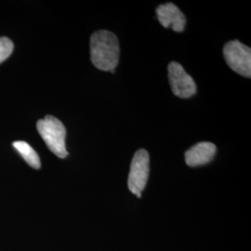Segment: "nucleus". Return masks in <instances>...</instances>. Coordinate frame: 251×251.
<instances>
[{"label":"nucleus","instance_id":"obj_3","mask_svg":"<svg viewBox=\"0 0 251 251\" xmlns=\"http://www.w3.org/2000/svg\"><path fill=\"white\" fill-rule=\"evenodd\" d=\"M149 172V153L144 149H140L135 152L134 156L132 158L127 179V187L129 191L139 198L142 197V193L146 186Z\"/></svg>","mask_w":251,"mask_h":251},{"label":"nucleus","instance_id":"obj_1","mask_svg":"<svg viewBox=\"0 0 251 251\" xmlns=\"http://www.w3.org/2000/svg\"><path fill=\"white\" fill-rule=\"evenodd\" d=\"M119 52L118 39L114 33L100 30L90 37V59L100 70L115 73Z\"/></svg>","mask_w":251,"mask_h":251},{"label":"nucleus","instance_id":"obj_7","mask_svg":"<svg viewBox=\"0 0 251 251\" xmlns=\"http://www.w3.org/2000/svg\"><path fill=\"white\" fill-rule=\"evenodd\" d=\"M217 148L215 144L203 142L194 145L185 152V162L189 167H198L212 161Z\"/></svg>","mask_w":251,"mask_h":251},{"label":"nucleus","instance_id":"obj_6","mask_svg":"<svg viewBox=\"0 0 251 251\" xmlns=\"http://www.w3.org/2000/svg\"><path fill=\"white\" fill-rule=\"evenodd\" d=\"M156 15L162 26L165 28L171 27L177 33L182 32L185 28L186 18L180 9L173 3H166L158 6Z\"/></svg>","mask_w":251,"mask_h":251},{"label":"nucleus","instance_id":"obj_5","mask_svg":"<svg viewBox=\"0 0 251 251\" xmlns=\"http://www.w3.org/2000/svg\"><path fill=\"white\" fill-rule=\"evenodd\" d=\"M168 70L171 90L174 95L182 99H187L196 94V82L179 63L172 62L169 64Z\"/></svg>","mask_w":251,"mask_h":251},{"label":"nucleus","instance_id":"obj_8","mask_svg":"<svg viewBox=\"0 0 251 251\" xmlns=\"http://www.w3.org/2000/svg\"><path fill=\"white\" fill-rule=\"evenodd\" d=\"M13 147L18 151L19 153L23 156L27 164L33 169L39 170L41 167V163L37 152L32 148V146L26 142L18 141L13 143Z\"/></svg>","mask_w":251,"mask_h":251},{"label":"nucleus","instance_id":"obj_2","mask_svg":"<svg viewBox=\"0 0 251 251\" xmlns=\"http://www.w3.org/2000/svg\"><path fill=\"white\" fill-rule=\"evenodd\" d=\"M38 133L42 137L48 148L60 158H65L68 152L65 147L66 128L63 123L52 116H46L36 123Z\"/></svg>","mask_w":251,"mask_h":251},{"label":"nucleus","instance_id":"obj_4","mask_svg":"<svg viewBox=\"0 0 251 251\" xmlns=\"http://www.w3.org/2000/svg\"><path fill=\"white\" fill-rule=\"evenodd\" d=\"M224 55L226 63L233 71L245 77H251V48L237 40H233L225 44Z\"/></svg>","mask_w":251,"mask_h":251},{"label":"nucleus","instance_id":"obj_9","mask_svg":"<svg viewBox=\"0 0 251 251\" xmlns=\"http://www.w3.org/2000/svg\"><path fill=\"white\" fill-rule=\"evenodd\" d=\"M14 49L13 42L7 36L0 37V63L6 61Z\"/></svg>","mask_w":251,"mask_h":251}]
</instances>
